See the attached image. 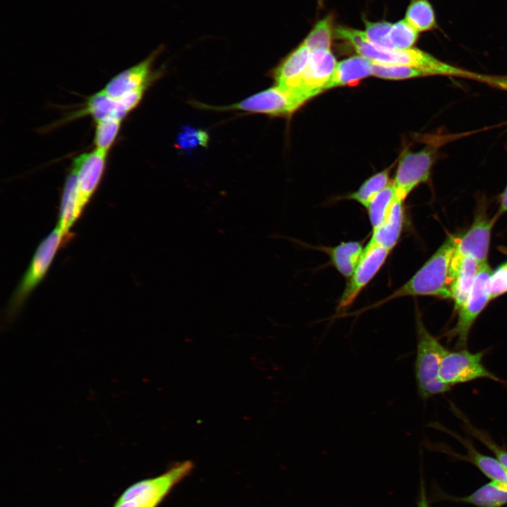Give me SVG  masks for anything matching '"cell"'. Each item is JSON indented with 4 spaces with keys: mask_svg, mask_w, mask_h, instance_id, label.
<instances>
[{
    "mask_svg": "<svg viewBox=\"0 0 507 507\" xmlns=\"http://www.w3.org/2000/svg\"><path fill=\"white\" fill-rule=\"evenodd\" d=\"M489 289L491 300L507 292V266L506 264L501 265L492 273Z\"/></svg>",
    "mask_w": 507,
    "mask_h": 507,
    "instance_id": "cell-34",
    "label": "cell"
},
{
    "mask_svg": "<svg viewBox=\"0 0 507 507\" xmlns=\"http://www.w3.org/2000/svg\"><path fill=\"white\" fill-rule=\"evenodd\" d=\"M146 89H140L118 99L112 98L101 90L90 96L82 115H90L94 120L117 119L123 120L141 102Z\"/></svg>",
    "mask_w": 507,
    "mask_h": 507,
    "instance_id": "cell-15",
    "label": "cell"
},
{
    "mask_svg": "<svg viewBox=\"0 0 507 507\" xmlns=\"http://www.w3.org/2000/svg\"><path fill=\"white\" fill-rule=\"evenodd\" d=\"M450 407L456 416L463 423V430L490 450L507 471V449L506 446L498 444L485 430H480L472 425L467 417L454 404L450 403Z\"/></svg>",
    "mask_w": 507,
    "mask_h": 507,
    "instance_id": "cell-26",
    "label": "cell"
},
{
    "mask_svg": "<svg viewBox=\"0 0 507 507\" xmlns=\"http://www.w3.org/2000/svg\"><path fill=\"white\" fill-rule=\"evenodd\" d=\"M430 426L444 432L456 439L465 449L466 454L456 453L445 444L433 443L425 441L424 446L427 449L446 453L457 461L470 463L475 466L487 477L507 485V471L496 458L480 453L469 438L461 436L458 433L449 430L439 423H432Z\"/></svg>",
    "mask_w": 507,
    "mask_h": 507,
    "instance_id": "cell-9",
    "label": "cell"
},
{
    "mask_svg": "<svg viewBox=\"0 0 507 507\" xmlns=\"http://www.w3.org/2000/svg\"><path fill=\"white\" fill-rule=\"evenodd\" d=\"M492 273L487 262L481 264L468 299L457 311L456 325L444 334L448 342L455 341L454 347L456 349H467L470 331L479 315L491 300L489 282Z\"/></svg>",
    "mask_w": 507,
    "mask_h": 507,
    "instance_id": "cell-6",
    "label": "cell"
},
{
    "mask_svg": "<svg viewBox=\"0 0 507 507\" xmlns=\"http://www.w3.org/2000/svg\"><path fill=\"white\" fill-rule=\"evenodd\" d=\"M158 51H154L140 63L119 73L101 91L112 98L118 99L140 89H146L153 80L151 68Z\"/></svg>",
    "mask_w": 507,
    "mask_h": 507,
    "instance_id": "cell-16",
    "label": "cell"
},
{
    "mask_svg": "<svg viewBox=\"0 0 507 507\" xmlns=\"http://www.w3.org/2000/svg\"><path fill=\"white\" fill-rule=\"evenodd\" d=\"M417 338L415 376L418 392L426 400L434 396L444 394L452 387L442 382L439 370L443 358L449 351L426 328L419 309H415Z\"/></svg>",
    "mask_w": 507,
    "mask_h": 507,
    "instance_id": "cell-3",
    "label": "cell"
},
{
    "mask_svg": "<svg viewBox=\"0 0 507 507\" xmlns=\"http://www.w3.org/2000/svg\"><path fill=\"white\" fill-rule=\"evenodd\" d=\"M390 169L387 168L370 177L356 191L348 194L344 199L355 201L365 208L380 191L391 183Z\"/></svg>",
    "mask_w": 507,
    "mask_h": 507,
    "instance_id": "cell-27",
    "label": "cell"
},
{
    "mask_svg": "<svg viewBox=\"0 0 507 507\" xmlns=\"http://www.w3.org/2000/svg\"><path fill=\"white\" fill-rule=\"evenodd\" d=\"M366 39L373 44L384 48L393 49L389 40V32L392 24L387 21L370 22L364 20Z\"/></svg>",
    "mask_w": 507,
    "mask_h": 507,
    "instance_id": "cell-33",
    "label": "cell"
},
{
    "mask_svg": "<svg viewBox=\"0 0 507 507\" xmlns=\"http://www.w3.org/2000/svg\"><path fill=\"white\" fill-rule=\"evenodd\" d=\"M496 220L495 217L489 218L484 213H477L468 230L457 239L452 259L470 256L480 264L487 262L491 231Z\"/></svg>",
    "mask_w": 507,
    "mask_h": 507,
    "instance_id": "cell-14",
    "label": "cell"
},
{
    "mask_svg": "<svg viewBox=\"0 0 507 507\" xmlns=\"http://www.w3.org/2000/svg\"><path fill=\"white\" fill-rule=\"evenodd\" d=\"M65 237L56 226L38 246L29 267L14 292L10 310L15 311L23 304L33 289L44 277L55 255Z\"/></svg>",
    "mask_w": 507,
    "mask_h": 507,
    "instance_id": "cell-8",
    "label": "cell"
},
{
    "mask_svg": "<svg viewBox=\"0 0 507 507\" xmlns=\"http://www.w3.org/2000/svg\"><path fill=\"white\" fill-rule=\"evenodd\" d=\"M337 64L330 50L312 51L301 75L284 88L300 92L311 99L324 91V87L331 79Z\"/></svg>",
    "mask_w": 507,
    "mask_h": 507,
    "instance_id": "cell-12",
    "label": "cell"
},
{
    "mask_svg": "<svg viewBox=\"0 0 507 507\" xmlns=\"http://www.w3.org/2000/svg\"><path fill=\"white\" fill-rule=\"evenodd\" d=\"M505 264H506V266H507V263H505Z\"/></svg>",
    "mask_w": 507,
    "mask_h": 507,
    "instance_id": "cell-39",
    "label": "cell"
},
{
    "mask_svg": "<svg viewBox=\"0 0 507 507\" xmlns=\"http://www.w3.org/2000/svg\"><path fill=\"white\" fill-rule=\"evenodd\" d=\"M457 239L449 237L402 286L390 295L357 312L379 307L386 303L404 296H432L451 299V265Z\"/></svg>",
    "mask_w": 507,
    "mask_h": 507,
    "instance_id": "cell-2",
    "label": "cell"
},
{
    "mask_svg": "<svg viewBox=\"0 0 507 507\" xmlns=\"http://www.w3.org/2000/svg\"><path fill=\"white\" fill-rule=\"evenodd\" d=\"M81 213L79 206L77 174L71 168L64 183L57 224V227L65 237Z\"/></svg>",
    "mask_w": 507,
    "mask_h": 507,
    "instance_id": "cell-22",
    "label": "cell"
},
{
    "mask_svg": "<svg viewBox=\"0 0 507 507\" xmlns=\"http://www.w3.org/2000/svg\"><path fill=\"white\" fill-rule=\"evenodd\" d=\"M481 264L474 258L465 256L451 261V299L458 311L466 302L472 291Z\"/></svg>",
    "mask_w": 507,
    "mask_h": 507,
    "instance_id": "cell-18",
    "label": "cell"
},
{
    "mask_svg": "<svg viewBox=\"0 0 507 507\" xmlns=\"http://www.w3.org/2000/svg\"><path fill=\"white\" fill-rule=\"evenodd\" d=\"M404 201L396 199L386 220L375 230L368 243L392 251L398 244L405 225Z\"/></svg>",
    "mask_w": 507,
    "mask_h": 507,
    "instance_id": "cell-19",
    "label": "cell"
},
{
    "mask_svg": "<svg viewBox=\"0 0 507 507\" xmlns=\"http://www.w3.org/2000/svg\"><path fill=\"white\" fill-rule=\"evenodd\" d=\"M484 355L485 351L472 353L467 349L449 350L442 361L439 370L441 380L451 387L478 379H489L507 384L485 367L482 361Z\"/></svg>",
    "mask_w": 507,
    "mask_h": 507,
    "instance_id": "cell-7",
    "label": "cell"
},
{
    "mask_svg": "<svg viewBox=\"0 0 507 507\" xmlns=\"http://www.w3.org/2000/svg\"><path fill=\"white\" fill-rule=\"evenodd\" d=\"M373 63L362 56H353L337 63L335 70L324 91L337 87L355 84L373 75Z\"/></svg>",
    "mask_w": 507,
    "mask_h": 507,
    "instance_id": "cell-21",
    "label": "cell"
},
{
    "mask_svg": "<svg viewBox=\"0 0 507 507\" xmlns=\"http://www.w3.org/2000/svg\"><path fill=\"white\" fill-rule=\"evenodd\" d=\"M121 123L117 119L95 121L94 142L96 149L108 152L118 136Z\"/></svg>",
    "mask_w": 507,
    "mask_h": 507,
    "instance_id": "cell-29",
    "label": "cell"
},
{
    "mask_svg": "<svg viewBox=\"0 0 507 507\" xmlns=\"http://www.w3.org/2000/svg\"><path fill=\"white\" fill-rule=\"evenodd\" d=\"M208 142L209 136L206 131L184 125L177 134L175 146L181 151L189 152L197 147H206Z\"/></svg>",
    "mask_w": 507,
    "mask_h": 507,
    "instance_id": "cell-30",
    "label": "cell"
},
{
    "mask_svg": "<svg viewBox=\"0 0 507 507\" xmlns=\"http://www.w3.org/2000/svg\"><path fill=\"white\" fill-rule=\"evenodd\" d=\"M506 212H507V185L501 194L500 206L494 217L497 219L501 214Z\"/></svg>",
    "mask_w": 507,
    "mask_h": 507,
    "instance_id": "cell-37",
    "label": "cell"
},
{
    "mask_svg": "<svg viewBox=\"0 0 507 507\" xmlns=\"http://www.w3.org/2000/svg\"><path fill=\"white\" fill-rule=\"evenodd\" d=\"M193 468L192 461H184L158 477L132 484L122 493L113 507H157Z\"/></svg>",
    "mask_w": 507,
    "mask_h": 507,
    "instance_id": "cell-5",
    "label": "cell"
},
{
    "mask_svg": "<svg viewBox=\"0 0 507 507\" xmlns=\"http://www.w3.org/2000/svg\"><path fill=\"white\" fill-rule=\"evenodd\" d=\"M108 152L95 148L73 159L71 168L77 174L79 206L84 210L97 189L106 167Z\"/></svg>",
    "mask_w": 507,
    "mask_h": 507,
    "instance_id": "cell-13",
    "label": "cell"
},
{
    "mask_svg": "<svg viewBox=\"0 0 507 507\" xmlns=\"http://www.w3.org/2000/svg\"><path fill=\"white\" fill-rule=\"evenodd\" d=\"M396 200V190L391 182L368 204L365 209L373 230L384 223Z\"/></svg>",
    "mask_w": 507,
    "mask_h": 507,
    "instance_id": "cell-25",
    "label": "cell"
},
{
    "mask_svg": "<svg viewBox=\"0 0 507 507\" xmlns=\"http://www.w3.org/2000/svg\"><path fill=\"white\" fill-rule=\"evenodd\" d=\"M419 37V32L405 19L392 24L389 40L393 49H408L413 48Z\"/></svg>",
    "mask_w": 507,
    "mask_h": 507,
    "instance_id": "cell-31",
    "label": "cell"
},
{
    "mask_svg": "<svg viewBox=\"0 0 507 507\" xmlns=\"http://www.w3.org/2000/svg\"><path fill=\"white\" fill-rule=\"evenodd\" d=\"M310 99L304 94L278 85L256 93L238 103L225 106H211L196 102V106L213 111H241L271 117H287Z\"/></svg>",
    "mask_w": 507,
    "mask_h": 507,
    "instance_id": "cell-4",
    "label": "cell"
},
{
    "mask_svg": "<svg viewBox=\"0 0 507 507\" xmlns=\"http://www.w3.org/2000/svg\"><path fill=\"white\" fill-rule=\"evenodd\" d=\"M334 28L332 16L320 20L303 41L311 51L315 50H330Z\"/></svg>",
    "mask_w": 507,
    "mask_h": 507,
    "instance_id": "cell-28",
    "label": "cell"
},
{
    "mask_svg": "<svg viewBox=\"0 0 507 507\" xmlns=\"http://www.w3.org/2000/svg\"><path fill=\"white\" fill-rule=\"evenodd\" d=\"M373 75L389 80H404L429 76L425 72L413 67L382 65L374 63Z\"/></svg>",
    "mask_w": 507,
    "mask_h": 507,
    "instance_id": "cell-32",
    "label": "cell"
},
{
    "mask_svg": "<svg viewBox=\"0 0 507 507\" xmlns=\"http://www.w3.org/2000/svg\"><path fill=\"white\" fill-rule=\"evenodd\" d=\"M480 82L507 91V77L481 75Z\"/></svg>",
    "mask_w": 507,
    "mask_h": 507,
    "instance_id": "cell-36",
    "label": "cell"
},
{
    "mask_svg": "<svg viewBox=\"0 0 507 507\" xmlns=\"http://www.w3.org/2000/svg\"><path fill=\"white\" fill-rule=\"evenodd\" d=\"M416 507H431L429 496L427 494L425 482L421 471Z\"/></svg>",
    "mask_w": 507,
    "mask_h": 507,
    "instance_id": "cell-35",
    "label": "cell"
},
{
    "mask_svg": "<svg viewBox=\"0 0 507 507\" xmlns=\"http://www.w3.org/2000/svg\"><path fill=\"white\" fill-rule=\"evenodd\" d=\"M363 244L358 241L342 242L334 246H316L325 253L331 265L344 277L349 278L358 264L363 251Z\"/></svg>",
    "mask_w": 507,
    "mask_h": 507,
    "instance_id": "cell-20",
    "label": "cell"
},
{
    "mask_svg": "<svg viewBox=\"0 0 507 507\" xmlns=\"http://www.w3.org/2000/svg\"><path fill=\"white\" fill-rule=\"evenodd\" d=\"M436 153L433 146H427L401 156L392 182L396 199L404 201L416 187L428 181Z\"/></svg>",
    "mask_w": 507,
    "mask_h": 507,
    "instance_id": "cell-10",
    "label": "cell"
},
{
    "mask_svg": "<svg viewBox=\"0 0 507 507\" xmlns=\"http://www.w3.org/2000/svg\"><path fill=\"white\" fill-rule=\"evenodd\" d=\"M418 32H426L437 27L434 8L429 0H411L404 18Z\"/></svg>",
    "mask_w": 507,
    "mask_h": 507,
    "instance_id": "cell-24",
    "label": "cell"
},
{
    "mask_svg": "<svg viewBox=\"0 0 507 507\" xmlns=\"http://www.w3.org/2000/svg\"><path fill=\"white\" fill-rule=\"evenodd\" d=\"M318 1L320 6L323 5V0H318Z\"/></svg>",
    "mask_w": 507,
    "mask_h": 507,
    "instance_id": "cell-38",
    "label": "cell"
},
{
    "mask_svg": "<svg viewBox=\"0 0 507 507\" xmlns=\"http://www.w3.org/2000/svg\"><path fill=\"white\" fill-rule=\"evenodd\" d=\"M310 53V49L303 42L294 49L271 72V76L275 84L282 87H287L297 79L307 65Z\"/></svg>",
    "mask_w": 507,
    "mask_h": 507,
    "instance_id": "cell-23",
    "label": "cell"
},
{
    "mask_svg": "<svg viewBox=\"0 0 507 507\" xmlns=\"http://www.w3.org/2000/svg\"><path fill=\"white\" fill-rule=\"evenodd\" d=\"M429 499L430 503L446 501L475 507H503L507 505V485L491 480L469 495L457 496L445 493L434 483L432 484Z\"/></svg>",
    "mask_w": 507,
    "mask_h": 507,
    "instance_id": "cell-17",
    "label": "cell"
},
{
    "mask_svg": "<svg viewBox=\"0 0 507 507\" xmlns=\"http://www.w3.org/2000/svg\"><path fill=\"white\" fill-rule=\"evenodd\" d=\"M390 251L368 242L363 256L339 297L337 311L349 307L375 277L385 263Z\"/></svg>",
    "mask_w": 507,
    "mask_h": 507,
    "instance_id": "cell-11",
    "label": "cell"
},
{
    "mask_svg": "<svg viewBox=\"0 0 507 507\" xmlns=\"http://www.w3.org/2000/svg\"><path fill=\"white\" fill-rule=\"evenodd\" d=\"M334 37L352 46L360 56L374 64L409 66L420 69L428 75H445L477 80L479 74L442 61L417 48L408 49H384L371 44L363 31L346 26L334 30Z\"/></svg>",
    "mask_w": 507,
    "mask_h": 507,
    "instance_id": "cell-1",
    "label": "cell"
}]
</instances>
